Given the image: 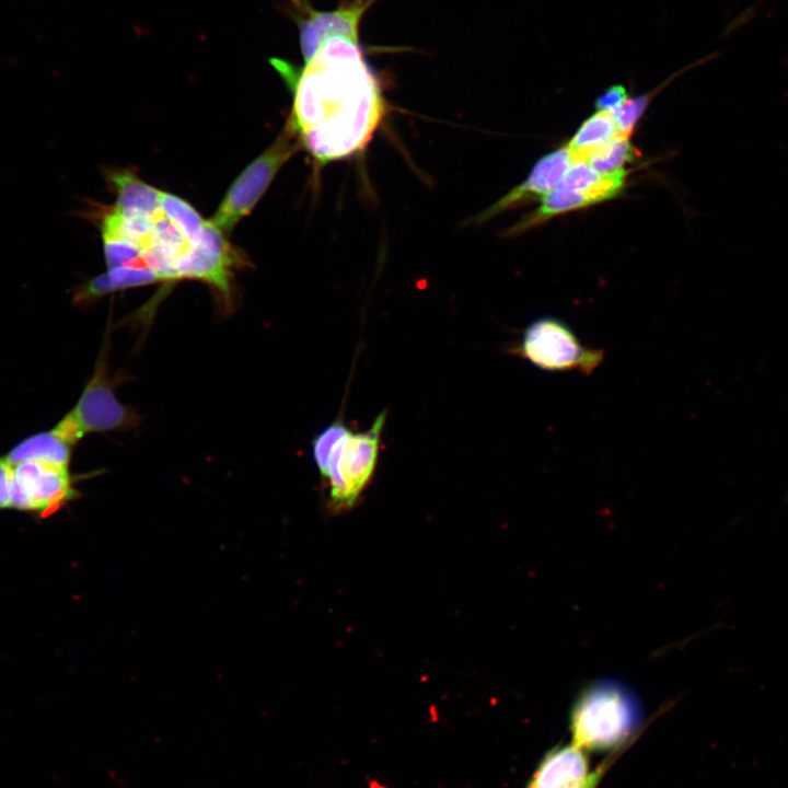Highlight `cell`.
I'll return each instance as SVG.
<instances>
[{"instance_id": "cell-19", "label": "cell", "mask_w": 788, "mask_h": 788, "mask_svg": "<svg viewBox=\"0 0 788 788\" xmlns=\"http://www.w3.org/2000/svg\"><path fill=\"white\" fill-rule=\"evenodd\" d=\"M672 78L668 79L667 82H664L662 85L658 86V89H654L651 92L638 95L633 99L628 97L621 106L609 112L621 136H630L634 127L647 109L652 97L656 96V94L662 89V86L667 85L670 81H672Z\"/></svg>"}, {"instance_id": "cell-5", "label": "cell", "mask_w": 788, "mask_h": 788, "mask_svg": "<svg viewBox=\"0 0 788 788\" xmlns=\"http://www.w3.org/2000/svg\"><path fill=\"white\" fill-rule=\"evenodd\" d=\"M301 148L289 124L274 143L235 178L212 218L222 231H230L256 205L280 167Z\"/></svg>"}, {"instance_id": "cell-15", "label": "cell", "mask_w": 788, "mask_h": 788, "mask_svg": "<svg viewBox=\"0 0 788 788\" xmlns=\"http://www.w3.org/2000/svg\"><path fill=\"white\" fill-rule=\"evenodd\" d=\"M74 445L53 428L25 438L4 459L10 464L35 460L69 468Z\"/></svg>"}, {"instance_id": "cell-20", "label": "cell", "mask_w": 788, "mask_h": 788, "mask_svg": "<svg viewBox=\"0 0 788 788\" xmlns=\"http://www.w3.org/2000/svg\"><path fill=\"white\" fill-rule=\"evenodd\" d=\"M104 256L108 269L127 266L134 268L148 267L142 257V248L140 245L120 241L103 239Z\"/></svg>"}, {"instance_id": "cell-14", "label": "cell", "mask_w": 788, "mask_h": 788, "mask_svg": "<svg viewBox=\"0 0 788 788\" xmlns=\"http://www.w3.org/2000/svg\"><path fill=\"white\" fill-rule=\"evenodd\" d=\"M107 177L117 195L114 208L119 212L152 218L160 211L162 192L142 182L132 172L113 170Z\"/></svg>"}, {"instance_id": "cell-3", "label": "cell", "mask_w": 788, "mask_h": 788, "mask_svg": "<svg viewBox=\"0 0 788 788\" xmlns=\"http://www.w3.org/2000/svg\"><path fill=\"white\" fill-rule=\"evenodd\" d=\"M106 347L101 349L94 371L77 404L54 429L77 444L86 433L128 430L138 426L140 417L115 394V380L108 373Z\"/></svg>"}, {"instance_id": "cell-24", "label": "cell", "mask_w": 788, "mask_h": 788, "mask_svg": "<svg viewBox=\"0 0 788 788\" xmlns=\"http://www.w3.org/2000/svg\"><path fill=\"white\" fill-rule=\"evenodd\" d=\"M598 779H599V774L594 773V774L590 775L584 783H582L581 785H579L575 788H594Z\"/></svg>"}, {"instance_id": "cell-9", "label": "cell", "mask_w": 788, "mask_h": 788, "mask_svg": "<svg viewBox=\"0 0 788 788\" xmlns=\"http://www.w3.org/2000/svg\"><path fill=\"white\" fill-rule=\"evenodd\" d=\"M376 0H345L331 11H317L308 0H292L298 18L299 40L304 61H308L323 42L331 37H360V23L367 10Z\"/></svg>"}, {"instance_id": "cell-1", "label": "cell", "mask_w": 788, "mask_h": 788, "mask_svg": "<svg viewBox=\"0 0 788 788\" xmlns=\"http://www.w3.org/2000/svg\"><path fill=\"white\" fill-rule=\"evenodd\" d=\"M270 62L293 94L289 124L318 165L367 146L386 103L359 38L326 39L301 68L282 59Z\"/></svg>"}, {"instance_id": "cell-18", "label": "cell", "mask_w": 788, "mask_h": 788, "mask_svg": "<svg viewBox=\"0 0 788 788\" xmlns=\"http://www.w3.org/2000/svg\"><path fill=\"white\" fill-rule=\"evenodd\" d=\"M160 210L184 233L190 244L197 240L205 221L186 200L162 192Z\"/></svg>"}, {"instance_id": "cell-11", "label": "cell", "mask_w": 788, "mask_h": 788, "mask_svg": "<svg viewBox=\"0 0 788 788\" xmlns=\"http://www.w3.org/2000/svg\"><path fill=\"white\" fill-rule=\"evenodd\" d=\"M572 162L573 157L567 146L545 154L534 164L524 182L479 213L476 220L484 222L507 209L543 198L556 187Z\"/></svg>"}, {"instance_id": "cell-4", "label": "cell", "mask_w": 788, "mask_h": 788, "mask_svg": "<svg viewBox=\"0 0 788 788\" xmlns=\"http://www.w3.org/2000/svg\"><path fill=\"white\" fill-rule=\"evenodd\" d=\"M512 350L543 371H578L587 375L604 357L602 349L584 346L567 323L554 316L540 317L528 325Z\"/></svg>"}, {"instance_id": "cell-2", "label": "cell", "mask_w": 788, "mask_h": 788, "mask_svg": "<svg viewBox=\"0 0 788 788\" xmlns=\"http://www.w3.org/2000/svg\"><path fill=\"white\" fill-rule=\"evenodd\" d=\"M637 697L624 684L600 680L581 692L571 711L573 744L582 750L603 751L622 744L639 726Z\"/></svg>"}, {"instance_id": "cell-7", "label": "cell", "mask_w": 788, "mask_h": 788, "mask_svg": "<svg viewBox=\"0 0 788 788\" xmlns=\"http://www.w3.org/2000/svg\"><path fill=\"white\" fill-rule=\"evenodd\" d=\"M385 413L363 433L349 432L334 448L327 475L335 506L349 507L373 474Z\"/></svg>"}, {"instance_id": "cell-16", "label": "cell", "mask_w": 788, "mask_h": 788, "mask_svg": "<svg viewBox=\"0 0 788 788\" xmlns=\"http://www.w3.org/2000/svg\"><path fill=\"white\" fill-rule=\"evenodd\" d=\"M616 136L621 135L609 112L596 111L580 125L567 148L570 150L573 161H577Z\"/></svg>"}, {"instance_id": "cell-13", "label": "cell", "mask_w": 788, "mask_h": 788, "mask_svg": "<svg viewBox=\"0 0 788 788\" xmlns=\"http://www.w3.org/2000/svg\"><path fill=\"white\" fill-rule=\"evenodd\" d=\"M159 280L149 267H114L77 287L73 290V303L85 306L111 292L150 285Z\"/></svg>"}, {"instance_id": "cell-10", "label": "cell", "mask_w": 788, "mask_h": 788, "mask_svg": "<svg viewBox=\"0 0 788 788\" xmlns=\"http://www.w3.org/2000/svg\"><path fill=\"white\" fill-rule=\"evenodd\" d=\"M627 174V170H621L613 173L602 185L589 189H570L556 185L543 197L542 205L510 228L507 234H519L555 216L615 198L623 190Z\"/></svg>"}, {"instance_id": "cell-12", "label": "cell", "mask_w": 788, "mask_h": 788, "mask_svg": "<svg viewBox=\"0 0 788 788\" xmlns=\"http://www.w3.org/2000/svg\"><path fill=\"white\" fill-rule=\"evenodd\" d=\"M589 777L588 760L575 744L548 753L536 769L529 788H575Z\"/></svg>"}, {"instance_id": "cell-23", "label": "cell", "mask_w": 788, "mask_h": 788, "mask_svg": "<svg viewBox=\"0 0 788 788\" xmlns=\"http://www.w3.org/2000/svg\"><path fill=\"white\" fill-rule=\"evenodd\" d=\"M12 465L0 457V510L11 509Z\"/></svg>"}, {"instance_id": "cell-8", "label": "cell", "mask_w": 788, "mask_h": 788, "mask_svg": "<svg viewBox=\"0 0 788 788\" xmlns=\"http://www.w3.org/2000/svg\"><path fill=\"white\" fill-rule=\"evenodd\" d=\"M241 260L235 250L212 221H205L197 240L178 263V278H192L211 286L224 308L232 303V275Z\"/></svg>"}, {"instance_id": "cell-6", "label": "cell", "mask_w": 788, "mask_h": 788, "mask_svg": "<svg viewBox=\"0 0 788 788\" xmlns=\"http://www.w3.org/2000/svg\"><path fill=\"white\" fill-rule=\"evenodd\" d=\"M11 465L13 510L45 519L79 496L70 468L35 460Z\"/></svg>"}, {"instance_id": "cell-17", "label": "cell", "mask_w": 788, "mask_h": 788, "mask_svg": "<svg viewBox=\"0 0 788 788\" xmlns=\"http://www.w3.org/2000/svg\"><path fill=\"white\" fill-rule=\"evenodd\" d=\"M636 157V150L629 137L616 136L612 140L596 147L581 160L602 175H609L624 170V166Z\"/></svg>"}, {"instance_id": "cell-22", "label": "cell", "mask_w": 788, "mask_h": 788, "mask_svg": "<svg viewBox=\"0 0 788 788\" xmlns=\"http://www.w3.org/2000/svg\"><path fill=\"white\" fill-rule=\"evenodd\" d=\"M628 97L625 86L622 84L611 85L598 96L594 106L599 112H610L621 106Z\"/></svg>"}, {"instance_id": "cell-21", "label": "cell", "mask_w": 788, "mask_h": 788, "mask_svg": "<svg viewBox=\"0 0 788 788\" xmlns=\"http://www.w3.org/2000/svg\"><path fill=\"white\" fill-rule=\"evenodd\" d=\"M350 431L343 422H334L320 432L313 441V457L320 473L326 477L331 454L335 445Z\"/></svg>"}]
</instances>
